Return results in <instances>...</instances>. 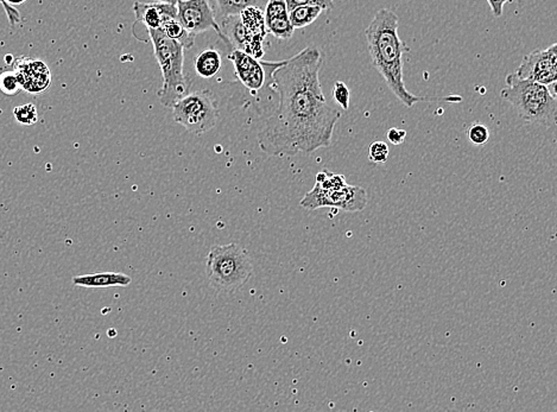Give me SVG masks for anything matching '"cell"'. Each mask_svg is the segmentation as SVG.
<instances>
[{
  "instance_id": "f1b7e54d",
  "label": "cell",
  "mask_w": 557,
  "mask_h": 412,
  "mask_svg": "<svg viewBox=\"0 0 557 412\" xmlns=\"http://www.w3.org/2000/svg\"><path fill=\"white\" fill-rule=\"evenodd\" d=\"M6 4L10 5V6H13V5H22L26 3V0H4Z\"/></svg>"
},
{
  "instance_id": "ffe728a7",
  "label": "cell",
  "mask_w": 557,
  "mask_h": 412,
  "mask_svg": "<svg viewBox=\"0 0 557 412\" xmlns=\"http://www.w3.org/2000/svg\"><path fill=\"white\" fill-rule=\"evenodd\" d=\"M22 84L18 81V77L13 70H6L0 74V91L5 95L12 96L18 94L22 91Z\"/></svg>"
},
{
  "instance_id": "4dcf8cb0",
  "label": "cell",
  "mask_w": 557,
  "mask_h": 412,
  "mask_svg": "<svg viewBox=\"0 0 557 412\" xmlns=\"http://www.w3.org/2000/svg\"><path fill=\"white\" fill-rule=\"evenodd\" d=\"M517 3L519 5H523L524 4V0H517Z\"/></svg>"
},
{
  "instance_id": "2e32d148",
  "label": "cell",
  "mask_w": 557,
  "mask_h": 412,
  "mask_svg": "<svg viewBox=\"0 0 557 412\" xmlns=\"http://www.w3.org/2000/svg\"><path fill=\"white\" fill-rule=\"evenodd\" d=\"M322 12H324L322 9L317 8V6L302 5V6H297V8L292 9V11H289V21L294 26V29H302V28L313 24L320 17Z\"/></svg>"
},
{
  "instance_id": "7c38bea8",
  "label": "cell",
  "mask_w": 557,
  "mask_h": 412,
  "mask_svg": "<svg viewBox=\"0 0 557 412\" xmlns=\"http://www.w3.org/2000/svg\"><path fill=\"white\" fill-rule=\"evenodd\" d=\"M239 17L246 28L248 36L251 38L252 56L259 60L264 55L263 42L268 35L264 11H263V9L251 6V8L245 9L244 11H241Z\"/></svg>"
},
{
  "instance_id": "30bf717a",
  "label": "cell",
  "mask_w": 557,
  "mask_h": 412,
  "mask_svg": "<svg viewBox=\"0 0 557 412\" xmlns=\"http://www.w3.org/2000/svg\"><path fill=\"white\" fill-rule=\"evenodd\" d=\"M228 60L233 63L236 74L241 84L253 91H260L265 84L266 77L271 75L273 69L281 66L282 63V61L281 62L258 61V59L248 55V52L239 49H232Z\"/></svg>"
},
{
  "instance_id": "d4e9b609",
  "label": "cell",
  "mask_w": 557,
  "mask_h": 412,
  "mask_svg": "<svg viewBox=\"0 0 557 412\" xmlns=\"http://www.w3.org/2000/svg\"><path fill=\"white\" fill-rule=\"evenodd\" d=\"M407 137V131L401 130V128H390L387 131V139L390 142L392 143L394 145H401L405 140Z\"/></svg>"
},
{
  "instance_id": "4fadbf2b",
  "label": "cell",
  "mask_w": 557,
  "mask_h": 412,
  "mask_svg": "<svg viewBox=\"0 0 557 412\" xmlns=\"http://www.w3.org/2000/svg\"><path fill=\"white\" fill-rule=\"evenodd\" d=\"M73 284L79 288L106 289L114 286H128L132 278L121 272H99V274L77 276L72 279Z\"/></svg>"
},
{
  "instance_id": "52a82bcc",
  "label": "cell",
  "mask_w": 557,
  "mask_h": 412,
  "mask_svg": "<svg viewBox=\"0 0 557 412\" xmlns=\"http://www.w3.org/2000/svg\"><path fill=\"white\" fill-rule=\"evenodd\" d=\"M368 191L359 186L346 184L338 189H324L315 183L301 200V206L308 211H316L324 207L341 209L345 212H361L368 206Z\"/></svg>"
},
{
  "instance_id": "277c9868",
  "label": "cell",
  "mask_w": 557,
  "mask_h": 412,
  "mask_svg": "<svg viewBox=\"0 0 557 412\" xmlns=\"http://www.w3.org/2000/svg\"><path fill=\"white\" fill-rule=\"evenodd\" d=\"M500 98L509 102L524 121L549 124L556 118V95L546 84L509 74L507 87L500 91Z\"/></svg>"
},
{
  "instance_id": "7402d4cb",
  "label": "cell",
  "mask_w": 557,
  "mask_h": 412,
  "mask_svg": "<svg viewBox=\"0 0 557 412\" xmlns=\"http://www.w3.org/2000/svg\"><path fill=\"white\" fill-rule=\"evenodd\" d=\"M467 137L474 145H485L490 139V131L484 124H473L468 128Z\"/></svg>"
},
{
  "instance_id": "603a6c76",
  "label": "cell",
  "mask_w": 557,
  "mask_h": 412,
  "mask_svg": "<svg viewBox=\"0 0 557 412\" xmlns=\"http://www.w3.org/2000/svg\"><path fill=\"white\" fill-rule=\"evenodd\" d=\"M333 98L334 101L339 105L343 111L348 110L350 107V89L343 81H336L333 87Z\"/></svg>"
},
{
  "instance_id": "44dd1931",
  "label": "cell",
  "mask_w": 557,
  "mask_h": 412,
  "mask_svg": "<svg viewBox=\"0 0 557 412\" xmlns=\"http://www.w3.org/2000/svg\"><path fill=\"white\" fill-rule=\"evenodd\" d=\"M389 146L384 142L372 143L368 149V158L375 165H385L389 160Z\"/></svg>"
},
{
  "instance_id": "5b68a950",
  "label": "cell",
  "mask_w": 557,
  "mask_h": 412,
  "mask_svg": "<svg viewBox=\"0 0 557 412\" xmlns=\"http://www.w3.org/2000/svg\"><path fill=\"white\" fill-rule=\"evenodd\" d=\"M253 264L248 251L238 244L216 245L207 255L206 274L213 288L232 292L251 277Z\"/></svg>"
},
{
  "instance_id": "3957f363",
  "label": "cell",
  "mask_w": 557,
  "mask_h": 412,
  "mask_svg": "<svg viewBox=\"0 0 557 412\" xmlns=\"http://www.w3.org/2000/svg\"><path fill=\"white\" fill-rule=\"evenodd\" d=\"M153 54L160 65L163 86L157 93L164 107H170L189 91V77L183 72L184 48L169 38L160 29H148Z\"/></svg>"
},
{
  "instance_id": "9c48e42d",
  "label": "cell",
  "mask_w": 557,
  "mask_h": 412,
  "mask_svg": "<svg viewBox=\"0 0 557 412\" xmlns=\"http://www.w3.org/2000/svg\"><path fill=\"white\" fill-rule=\"evenodd\" d=\"M177 19L186 30L193 35L214 30L225 42L221 28L215 19V13L209 0H179L177 4Z\"/></svg>"
},
{
  "instance_id": "4316f807",
  "label": "cell",
  "mask_w": 557,
  "mask_h": 412,
  "mask_svg": "<svg viewBox=\"0 0 557 412\" xmlns=\"http://www.w3.org/2000/svg\"><path fill=\"white\" fill-rule=\"evenodd\" d=\"M0 5L4 8L5 12L8 15L9 22H10L11 26H15L17 23L21 22V16H19V12L16 9L6 4L4 0H0Z\"/></svg>"
},
{
  "instance_id": "7a4b0ae2",
  "label": "cell",
  "mask_w": 557,
  "mask_h": 412,
  "mask_svg": "<svg viewBox=\"0 0 557 412\" xmlns=\"http://www.w3.org/2000/svg\"><path fill=\"white\" fill-rule=\"evenodd\" d=\"M397 13L390 9H380L365 30L372 63L385 81L386 86L398 100L412 108L417 102H461V96H419L407 89L403 77V55L410 48L398 35Z\"/></svg>"
},
{
  "instance_id": "f546056e",
  "label": "cell",
  "mask_w": 557,
  "mask_h": 412,
  "mask_svg": "<svg viewBox=\"0 0 557 412\" xmlns=\"http://www.w3.org/2000/svg\"><path fill=\"white\" fill-rule=\"evenodd\" d=\"M153 1H163V3H170V4H177L179 0H153Z\"/></svg>"
},
{
  "instance_id": "9a60e30c",
  "label": "cell",
  "mask_w": 557,
  "mask_h": 412,
  "mask_svg": "<svg viewBox=\"0 0 557 412\" xmlns=\"http://www.w3.org/2000/svg\"><path fill=\"white\" fill-rule=\"evenodd\" d=\"M160 30L163 31L169 38L176 40L181 44L184 49H190L195 43V35L190 33L186 28L180 23L177 17L176 18H169L160 26Z\"/></svg>"
},
{
  "instance_id": "d6986e66",
  "label": "cell",
  "mask_w": 557,
  "mask_h": 412,
  "mask_svg": "<svg viewBox=\"0 0 557 412\" xmlns=\"http://www.w3.org/2000/svg\"><path fill=\"white\" fill-rule=\"evenodd\" d=\"M13 117L16 121L23 126H33L38 121V112L33 104H26L22 106L15 107Z\"/></svg>"
},
{
  "instance_id": "ac0fdd59",
  "label": "cell",
  "mask_w": 557,
  "mask_h": 412,
  "mask_svg": "<svg viewBox=\"0 0 557 412\" xmlns=\"http://www.w3.org/2000/svg\"><path fill=\"white\" fill-rule=\"evenodd\" d=\"M265 26L268 33L278 40H289L294 35V26L289 21V16H278L272 18H265Z\"/></svg>"
},
{
  "instance_id": "e0dca14e",
  "label": "cell",
  "mask_w": 557,
  "mask_h": 412,
  "mask_svg": "<svg viewBox=\"0 0 557 412\" xmlns=\"http://www.w3.org/2000/svg\"><path fill=\"white\" fill-rule=\"evenodd\" d=\"M266 1L268 0H216V4L220 16L225 18L230 16L241 15V11L251 6L263 9L265 6Z\"/></svg>"
},
{
  "instance_id": "cb8c5ba5",
  "label": "cell",
  "mask_w": 557,
  "mask_h": 412,
  "mask_svg": "<svg viewBox=\"0 0 557 412\" xmlns=\"http://www.w3.org/2000/svg\"><path fill=\"white\" fill-rule=\"evenodd\" d=\"M288 8L285 0H268L264 6V17L272 18L278 16L288 15Z\"/></svg>"
},
{
  "instance_id": "484cf974",
  "label": "cell",
  "mask_w": 557,
  "mask_h": 412,
  "mask_svg": "<svg viewBox=\"0 0 557 412\" xmlns=\"http://www.w3.org/2000/svg\"><path fill=\"white\" fill-rule=\"evenodd\" d=\"M509 1L511 3L512 0H487L492 13H493V16L497 17V18L503 16L504 6H505V4H507Z\"/></svg>"
},
{
  "instance_id": "6da1fadb",
  "label": "cell",
  "mask_w": 557,
  "mask_h": 412,
  "mask_svg": "<svg viewBox=\"0 0 557 412\" xmlns=\"http://www.w3.org/2000/svg\"><path fill=\"white\" fill-rule=\"evenodd\" d=\"M321 66V51L307 47L273 69L269 87L278 94V106L259 131L263 152L282 157L331 145L343 114L324 98Z\"/></svg>"
},
{
  "instance_id": "83f0119b",
  "label": "cell",
  "mask_w": 557,
  "mask_h": 412,
  "mask_svg": "<svg viewBox=\"0 0 557 412\" xmlns=\"http://www.w3.org/2000/svg\"><path fill=\"white\" fill-rule=\"evenodd\" d=\"M285 3H287L288 11H292V9L302 6V5H311L313 6V0H285Z\"/></svg>"
},
{
  "instance_id": "ba28073f",
  "label": "cell",
  "mask_w": 557,
  "mask_h": 412,
  "mask_svg": "<svg viewBox=\"0 0 557 412\" xmlns=\"http://www.w3.org/2000/svg\"><path fill=\"white\" fill-rule=\"evenodd\" d=\"M553 43L546 49H536L525 55L521 66L514 74L518 79L535 81L539 84H555L557 80V49Z\"/></svg>"
},
{
  "instance_id": "8992f818",
  "label": "cell",
  "mask_w": 557,
  "mask_h": 412,
  "mask_svg": "<svg viewBox=\"0 0 557 412\" xmlns=\"http://www.w3.org/2000/svg\"><path fill=\"white\" fill-rule=\"evenodd\" d=\"M172 108L174 121L195 135L211 131L219 121L216 99L208 89L187 93Z\"/></svg>"
},
{
  "instance_id": "8fae6325",
  "label": "cell",
  "mask_w": 557,
  "mask_h": 412,
  "mask_svg": "<svg viewBox=\"0 0 557 412\" xmlns=\"http://www.w3.org/2000/svg\"><path fill=\"white\" fill-rule=\"evenodd\" d=\"M133 12L136 21L142 22L146 29H160L167 19L177 17V8L175 4L153 1V3H133Z\"/></svg>"
},
{
  "instance_id": "5bb4252c",
  "label": "cell",
  "mask_w": 557,
  "mask_h": 412,
  "mask_svg": "<svg viewBox=\"0 0 557 412\" xmlns=\"http://www.w3.org/2000/svg\"><path fill=\"white\" fill-rule=\"evenodd\" d=\"M222 67L221 52L215 48H207L201 50L195 57L194 68L197 75L204 80H211L216 77Z\"/></svg>"
}]
</instances>
